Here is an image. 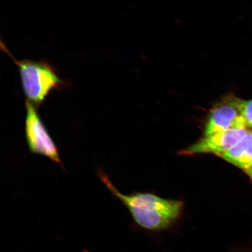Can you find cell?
I'll use <instances>...</instances> for the list:
<instances>
[{
	"instance_id": "obj_7",
	"label": "cell",
	"mask_w": 252,
	"mask_h": 252,
	"mask_svg": "<svg viewBox=\"0 0 252 252\" xmlns=\"http://www.w3.org/2000/svg\"><path fill=\"white\" fill-rule=\"evenodd\" d=\"M236 105L248 128H252V100H245L236 97Z\"/></svg>"
},
{
	"instance_id": "obj_4",
	"label": "cell",
	"mask_w": 252,
	"mask_h": 252,
	"mask_svg": "<svg viewBox=\"0 0 252 252\" xmlns=\"http://www.w3.org/2000/svg\"><path fill=\"white\" fill-rule=\"evenodd\" d=\"M236 97L234 94H226L214 104L205 125L204 135L230 129L248 128L236 105Z\"/></svg>"
},
{
	"instance_id": "obj_2",
	"label": "cell",
	"mask_w": 252,
	"mask_h": 252,
	"mask_svg": "<svg viewBox=\"0 0 252 252\" xmlns=\"http://www.w3.org/2000/svg\"><path fill=\"white\" fill-rule=\"evenodd\" d=\"M1 49L17 65L23 92L27 102L39 107L54 90L61 91L67 86L56 68L45 61H18L1 42Z\"/></svg>"
},
{
	"instance_id": "obj_1",
	"label": "cell",
	"mask_w": 252,
	"mask_h": 252,
	"mask_svg": "<svg viewBox=\"0 0 252 252\" xmlns=\"http://www.w3.org/2000/svg\"><path fill=\"white\" fill-rule=\"evenodd\" d=\"M97 172L113 196L121 201L130 213L133 220L132 229L153 238L178 232L184 215V201L167 199L149 193L123 194L102 169H99Z\"/></svg>"
},
{
	"instance_id": "obj_3",
	"label": "cell",
	"mask_w": 252,
	"mask_h": 252,
	"mask_svg": "<svg viewBox=\"0 0 252 252\" xmlns=\"http://www.w3.org/2000/svg\"><path fill=\"white\" fill-rule=\"evenodd\" d=\"M25 108V134L30 153L48 158L52 161L63 166L58 147L47 130L36 107L26 101Z\"/></svg>"
},
{
	"instance_id": "obj_5",
	"label": "cell",
	"mask_w": 252,
	"mask_h": 252,
	"mask_svg": "<svg viewBox=\"0 0 252 252\" xmlns=\"http://www.w3.org/2000/svg\"><path fill=\"white\" fill-rule=\"evenodd\" d=\"M248 131V128H234L204 135L196 143L182 151L180 153L186 156L212 154L220 157L231 149Z\"/></svg>"
},
{
	"instance_id": "obj_6",
	"label": "cell",
	"mask_w": 252,
	"mask_h": 252,
	"mask_svg": "<svg viewBox=\"0 0 252 252\" xmlns=\"http://www.w3.org/2000/svg\"><path fill=\"white\" fill-rule=\"evenodd\" d=\"M220 157L241 169L252 182V131L249 130L231 149Z\"/></svg>"
}]
</instances>
